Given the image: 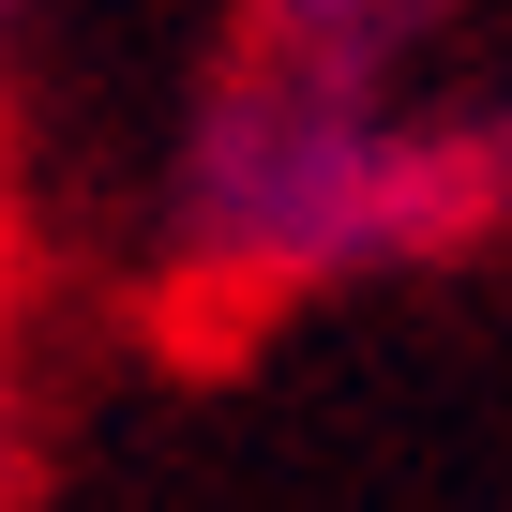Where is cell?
Returning a JSON list of instances; mask_svg holds the SVG:
<instances>
[{
  "label": "cell",
  "mask_w": 512,
  "mask_h": 512,
  "mask_svg": "<svg viewBox=\"0 0 512 512\" xmlns=\"http://www.w3.org/2000/svg\"><path fill=\"white\" fill-rule=\"evenodd\" d=\"M256 16H287V31H332V16H362V0H256Z\"/></svg>",
  "instance_id": "cell-1"
}]
</instances>
